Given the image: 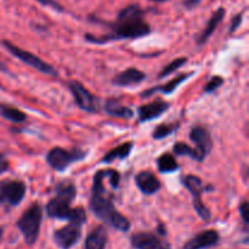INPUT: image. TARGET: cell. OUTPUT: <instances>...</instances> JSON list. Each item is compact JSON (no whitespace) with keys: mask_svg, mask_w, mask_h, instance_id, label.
Instances as JSON below:
<instances>
[{"mask_svg":"<svg viewBox=\"0 0 249 249\" xmlns=\"http://www.w3.org/2000/svg\"><path fill=\"white\" fill-rule=\"evenodd\" d=\"M111 32L105 36H92V34H85V40L92 44L109 43L114 40H122V39H138L148 36L151 33V27L147 22L143 19V11L139 5H129L121 10L117 16V21L108 24Z\"/></svg>","mask_w":249,"mask_h":249,"instance_id":"1","label":"cell"},{"mask_svg":"<svg viewBox=\"0 0 249 249\" xmlns=\"http://www.w3.org/2000/svg\"><path fill=\"white\" fill-rule=\"evenodd\" d=\"M107 173H108V169L99 170L95 174L89 202L90 209L106 225L122 232H126L130 229V221L117 211L112 202L111 195H107V191L105 190L104 180Z\"/></svg>","mask_w":249,"mask_h":249,"instance_id":"2","label":"cell"},{"mask_svg":"<svg viewBox=\"0 0 249 249\" xmlns=\"http://www.w3.org/2000/svg\"><path fill=\"white\" fill-rule=\"evenodd\" d=\"M77 196L75 185L71 181H61L55 186V197L46 204L45 211L49 218L67 220L70 223L84 225L87 223V212L80 207L71 208V203Z\"/></svg>","mask_w":249,"mask_h":249,"instance_id":"3","label":"cell"},{"mask_svg":"<svg viewBox=\"0 0 249 249\" xmlns=\"http://www.w3.org/2000/svg\"><path fill=\"white\" fill-rule=\"evenodd\" d=\"M43 221V208L39 203H33L17 220L16 226L21 231L24 242L28 246H33L36 242L40 232Z\"/></svg>","mask_w":249,"mask_h":249,"instance_id":"4","label":"cell"},{"mask_svg":"<svg viewBox=\"0 0 249 249\" xmlns=\"http://www.w3.org/2000/svg\"><path fill=\"white\" fill-rule=\"evenodd\" d=\"M87 152L80 150L67 151L61 147H53L46 155V162L56 172H65L72 163L84 160Z\"/></svg>","mask_w":249,"mask_h":249,"instance_id":"5","label":"cell"},{"mask_svg":"<svg viewBox=\"0 0 249 249\" xmlns=\"http://www.w3.org/2000/svg\"><path fill=\"white\" fill-rule=\"evenodd\" d=\"M2 45H4L10 53H11V55H14L15 57L18 58L21 62L28 65L29 67L36 68V71L44 73V74L53 75V77H56V75H57V72H56V70L53 67V66L49 65L48 62L43 61L41 58H39L38 56H36L34 53H29V51H26V50H22L21 48L14 45V44H11L7 40H2Z\"/></svg>","mask_w":249,"mask_h":249,"instance_id":"6","label":"cell"},{"mask_svg":"<svg viewBox=\"0 0 249 249\" xmlns=\"http://www.w3.org/2000/svg\"><path fill=\"white\" fill-rule=\"evenodd\" d=\"M182 184L192 195V202H194V208L197 212L198 216L203 219L204 221H209L212 218V214L209 209L202 202V194H203V185L202 180L196 175H187L182 179Z\"/></svg>","mask_w":249,"mask_h":249,"instance_id":"7","label":"cell"},{"mask_svg":"<svg viewBox=\"0 0 249 249\" xmlns=\"http://www.w3.org/2000/svg\"><path fill=\"white\" fill-rule=\"evenodd\" d=\"M71 92L74 97L75 104L78 105L80 109L89 113H96L100 111V100L88 89H85L79 82L77 80H71L68 83Z\"/></svg>","mask_w":249,"mask_h":249,"instance_id":"8","label":"cell"},{"mask_svg":"<svg viewBox=\"0 0 249 249\" xmlns=\"http://www.w3.org/2000/svg\"><path fill=\"white\" fill-rule=\"evenodd\" d=\"M26 196V185L18 180H4L0 182V204L16 207Z\"/></svg>","mask_w":249,"mask_h":249,"instance_id":"9","label":"cell"},{"mask_svg":"<svg viewBox=\"0 0 249 249\" xmlns=\"http://www.w3.org/2000/svg\"><path fill=\"white\" fill-rule=\"evenodd\" d=\"M82 237V225L70 223L53 232V242L61 249H71Z\"/></svg>","mask_w":249,"mask_h":249,"instance_id":"10","label":"cell"},{"mask_svg":"<svg viewBox=\"0 0 249 249\" xmlns=\"http://www.w3.org/2000/svg\"><path fill=\"white\" fill-rule=\"evenodd\" d=\"M131 247L135 249H172L164 237L153 232H138L130 237Z\"/></svg>","mask_w":249,"mask_h":249,"instance_id":"11","label":"cell"},{"mask_svg":"<svg viewBox=\"0 0 249 249\" xmlns=\"http://www.w3.org/2000/svg\"><path fill=\"white\" fill-rule=\"evenodd\" d=\"M170 105L168 102L162 101V100H156L151 104L142 105L138 108L139 122L140 123H146V122L153 121L156 118H160L164 112L169 109Z\"/></svg>","mask_w":249,"mask_h":249,"instance_id":"12","label":"cell"},{"mask_svg":"<svg viewBox=\"0 0 249 249\" xmlns=\"http://www.w3.org/2000/svg\"><path fill=\"white\" fill-rule=\"evenodd\" d=\"M220 240L218 231L215 230H204L197 233L195 237L185 243L184 249H207L215 246Z\"/></svg>","mask_w":249,"mask_h":249,"instance_id":"13","label":"cell"},{"mask_svg":"<svg viewBox=\"0 0 249 249\" xmlns=\"http://www.w3.org/2000/svg\"><path fill=\"white\" fill-rule=\"evenodd\" d=\"M190 139L196 143V148L204 156L209 155L213 148V141H212V136L209 131L203 126H194L190 131Z\"/></svg>","mask_w":249,"mask_h":249,"instance_id":"14","label":"cell"},{"mask_svg":"<svg viewBox=\"0 0 249 249\" xmlns=\"http://www.w3.org/2000/svg\"><path fill=\"white\" fill-rule=\"evenodd\" d=\"M136 186L143 195H153L160 189V182L158 178L151 172H141L135 178Z\"/></svg>","mask_w":249,"mask_h":249,"instance_id":"15","label":"cell"},{"mask_svg":"<svg viewBox=\"0 0 249 249\" xmlns=\"http://www.w3.org/2000/svg\"><path fill=\"white\" fill-rule=\"evenodd\" d=\"M146 74L136 68H128L123 72L118 73L116 77L112 79V84L116 87H130L135 85L145 80Z\"/></svg>","mask_w":249,"mask_h":249,"instance_id":"16","label":"cell"},{"mask_svg":"<svg viewBox=\"0 0 249 249\" xmlns=\"http://www.w3.org/2000/svg\"><path fill=\"white\" fill-rule=\"evenodd\" d=\"M108 240L107 230L104 225L95 228L85 238L84 249H105Z\"/></svg>","mask_w":249,"mask_h":249,"instance_id":"17","label":"cell"},{"mask_svg":"<svg viewBox=\"0 0 249 249\" xmlns=\"http://www.w3.org/2000/svg\"><path fill=\"white\" fill-rule=\"evenodd\" d=\"M192 75H194V72L184 73V74L178 75V77H175L174 79H172L170 82H168L165 85H162V87H156V88H152V89L146 90V91H143L142 94H141V96L148 97L157 91L162 92V94H165V95L172 94V92H174L175 90L178 89V87H179V85H181L185 80H187L190 77H192Z\"/></svg>","mask_w":249,"mask_h":249,"instance_id":"18","label":"cell"},{"mask_svg":"<svg viewBox=\"0 0 249 249\" xmlns=\"http://www.w3.org/2000/svg\"><path fill=\"white\" fill-rule=\"evenodd\" d=\"M224 16H225V9L219 7V9L214 12L213 16L211 17V19H209L208 23H207L206 28L201 32V34H199L198 36H197V44H198V45H203V44L211 38L212 34L214 33V31H215L216 27H218V24L223 21Z\"/></svg>","mask_w":249,"mask_h":249,"instance_id":"19","label":"cell"},{"mask_svg":"<svg viewBox=\"0 0 249 249\" xmlns=\"http://www.w3.org/2000/svg\"><path fill=\"white\" fill-rule=\"evenodd\" d=\"M105 111L107 114L112 117H118V118H124V119H130L133 118L134 113L129 107L123 106L119 102H117L116 100L109 99L107 100L106 104H105Z\"/></svg>","mask_w":249,"mask_h":249,"instance_id":"20","label":"cell"},{"mask_svg":"<svg viewBox=\"0 0 249 249\" xmlns=\"http://www.w3.org/2000/svg\"><path fill=\"white\" fill-rule=\"evenodd\" d=\"M133 142H125L122 145L117 146L113 150L108 151L104 158H102V163H111L116 160H124L130 155L131 150H133Z\"/></svg>","mask_w":249,"mask_h":249,"instance_id":"21","label":"cell"},{"mask_svg":"<svg viewBox=\"0 0 249 249\" xmlns=\"http://www.w3.org/2000/svg\"><path fill=\"white\" fill-rule=\"evenodd\" d=\"M0 116L12 123H23L27 119V114L24 112L4 104H0Z\"/></svg>","mask_w":249,"mask_h":249,"instance_id":"22","label":"cell"},{"mask_svg":"<svg viewBox=\"0 0 249 249\" xmlns=\"http://www.w3.org/2000/svg\"><path fill=\"white\" fill-rule=\"evenodd\" d=\"M173 152L178 156H187V157L192 158V160H197V162H203L204 156L199 152L197 148H192L191 146H189L185 142H177L173 147Z\"/></svg>","mask_w":249,"mask_h":249,"instance_id":"23","label":"cell"},{"mask_svg":"<svg viewBox=\"0 0 249 249\" xmlns=\"http://www.w3.org/2000/svg\"><path fill=\"white\" fill-rule=\"evenodd\" d=\"M157 167L158 170L163 174L174 173L179 169V164H178L177 160L172 153H164V155L160 156L157 160Z\"/></svg>","mask_w":249,"mask_h":249,"instance_id":"24","label":"cell"},{"mask_svg":"<svg viewBox=\"0 0 249 249\" xmlns=\"http://www.w3.org/2000/svg\"><path fill=\"white\" fill-rule=\"evenodd\" d=\"M178 129H179V124H160V125H158L157 128L153 130L152 136L155 140H162V139L168 138V136L172 135L173 133H175Z\"/></svg>","mask_w":249,"mask_h":249,"instance_id":"25","label":"cell"},{"mask_svg":"<svg viewBox=\"0 0 249 249\" xmlns=\"http://www.w3.org/2000/svg\"><path fill=\"white\" fill-rule=\"evenodd\" d=\"M186 62H187L186 57H179V58H177V60L172 61V62L168 63V65L165 66L164 70L160 71V74H158V78H160V79H162V78L167 77V75H170L172 73H174L175 71L179 70L181 66H184Z\"/></svg>","mask_w":249,"mask_h":249,"instance_id":"26","label":"cell"},{"mask_svg":"<svg viewBox=\"0 0 249 249\" xmlns=\"http://www.w3.org/2000/svg\"><path fill=\"white\" fill-rule=\"evenodd\" d=\"M223 84H224L223 77H220V75H214V77L212 78L208 83H207L206 87H204V91L213 92V91H215L216 89H219V88H220Z\"/></svg>","mask_w":249,"mask_h":249,"instance_id":"27","label":"cell"},{"mask_svg":"<svg viewBox=\"0 0 249 249\" xmlns=\"http://www.w3.org/2000/svg\"><path fill=\"white\" fill-rule=\"evenodd\" d=\"M240 214H241V216H242L243 223H245L246 225H248V223H249V204L247 201H245L240 206Z\"/></svg>","mask_w":249,"mask_h":249,"instance_id":"28","label":"cell"},{"mask_svg":"<svg viewBox=\"0 0 249 249\" xmlns=\"http://www.w3.org/2000/svg\"><path fill=\"white\" fill-rule=\"evenodd\" d=\"M242 18H243V14L241 12V14L236 15L235 17L232 18V22H231V26H230V33H233L235 31H237L238 27L241 26V22H242Z\"/></svg>","mask_w":249,"mask_h":249,"instance_id":"29","label":"cell"},{"mask_svg":"<svg viewBox=\"0 0 249 249\" xmlns=\"http://www.w3.org/2000/svg\"><path fill=\"white\" fill-rule=\"evenodd\" d=\"M36 1H39L43 5H46V6H53V9L58 10V11H62L63 10L62 6H60V5H58L56 1H53V0H36Z\"/></svg>","mask_w":249,"mask_h":249,"instance_id":"30","label":"cell"},{"mask_svg":"<svg viewBox=\"0 0 249 249\" xmlns=\"http://www.w3.org/2000/svg\"><path fill=\"white\" fill-rule=\"evenodd\" d=\"M201 2V0H185L184 5L187 7V9H194L197 5Z\"/></svg>","mask_w":249,"mask_h":249,"instance_id":"31","label":"cell"},{"mask_svg":"<svg viewBox=\"0 0 249 249\" xmlns=\"http://www.w3.org/2000/svg\"><path fill=\"white\" fill-rule=\"evenodd\" d=\"M158 235L163 236V237H164V236L167 235V231H165L164 226H163L162 224H160V225H158Z\"/></svg>","mask_w":249,"mask_h":249,"instance_id":"32","label":"cell"},{"mask_svg":"<svg viewBox=\"0 0 249 249\" xmlns=\"http://www.w3.org/2000/svg\"><path fill=\"white\" fill-rule=\"evenodd\" d=\"M5 167H6V165H5L4 156H2V155H0V174H1V172H2V170L5 169Z\"/></svg>","mask_w":249,"mask_h":249,"instance_id":"33","label":"cell"},{"mask_svg":"<svg viewBox=\"0 0 249 249\" xmlns=\"http://www.w3.org/2000/svg\"><path fill=\"white\" fill-rule=\"evenodd\" d=\"M2 236H4V229H2V228H0V241H1Z\"/></svg>","mask_w":249,"mask_h":249,"instance_id":"34","label":"cell"},{"mask_svg":"<svg viewBox=\"0 0 249 249\" xmlns=\"http://www.w3.org/2000/svg\"><path fill=\"white\" fill-rule=\"evenodd\" d=\"M152 1H157V2H164V1H168V0H152Z\"/></svg>","mask_w":249,"mask_h":249,"instance_id":"35","label":"cell"}]
</instances>
